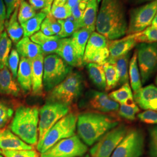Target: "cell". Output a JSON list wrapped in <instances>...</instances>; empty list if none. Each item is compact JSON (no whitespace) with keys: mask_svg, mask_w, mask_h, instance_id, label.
I'll return each instance as SVG.
<instances>
[{"mask_svg":"<svg viewBox=\"0 0 157 157\" xmlns=\"http://www.w3.org/2000/svg\"><path fill=\"white\" fill-rule=\"evenodd\" d=\"M101 1L95 29L109 40L119 39L126 34L128 26L122 0Z\"/></svg>","mask_w":157,"mask_h":157,"instance_id":"obj_1","label":"cell"},{"mask_svg":"<svg viewBox=\"0 0 157 157\" xmlns=\"http://www.w3.org/2000/svg\"><path fill=\"white\" fill-rule=\"evenodd\" d=\"M119 124L114 115L97 111L78 115L76 129L78 137L86 145H94L101 137Z\"/></svg>","mask_w":157,"mask_h":157,"instance_id":"obj_2","label":"cell"},{"mask_svg":"<svg viewBox=\"0 0 157 157\" xmlns=\"http://www.w3.org/2000/svg\"><path fill=\"white\" fill-rule=\"evenodd\" d=\"M39 109L35 106H20L15 112L10 129L22 140L31 146L39 141Z\"/></svg>","mask_w":157,"mask_h":157,"instance_id":"obj_3","label":"cell"},{"mask_svg":"<svg viewBox=\"0 0 157 157\" xmlns=\"http://www.w3.org/2000/svg\"><path fill=\"white\" fill-rule=\"evenodd\" d=\"M78 117L75 113H69L58 121L38 141L37 151L43 153L58 141L76 135Z\"/></svg>","mask_w":157,"mask_h":157,"instance_id":"obj_4","label":"cell"},{"mask_svg":"<svg viewBox=\"0 0 157 157\" xmlns=\"http://www.w3.org/2000/svg\"><path fill=\"white\" fill-rule=\"evenodd\" d=\"M83 79L78 72H71L61 83L51 90L47 101L70 105L76 101L83 90Z\"/></svg>","mask_w":157,"mask_h":157,"instance_id":"obj_5","label":"cell"},{"mask_svg":"<svg viewBox=\"0 0 157 157\" xmlns=\"http://www.w3.org/2000/svg\"><path fill=\"white\" fill-rule=\"evenodd\" d=\"M72 72V67L57 54L46 56L44 58V90L50 91Z\"/></svg>","mask_w":157,"mask_h":157,"instance_id":"obj_6","label":"cell"},{"mask_svg":"<svg viewBox=\"0 0 157 157\" xmlns=\"http://www.w3.org/2000/svg\"><path fill=\"white\" fill-rule=\"evenodd\" d=\"M129 129L125 124H119L117 126L108 132L90 149V157H111Z\"/></svg>","mask_w":157,"mask_h":157,"instance_id":"obj_7","label":"cell"},{"mask_svg":"<svg viewBox=\"0 0 157 157\" xmlns=\"http://www.w3.org/2000/svg\"><path fill=\"white\" fill-rule=\"evenodd\" d=\"M69 105L56 102L47 101L39 109V141L63 117L69 113Z\"/></svg>","mask_w":157,"mask_h":157,"instance_id":"obj_8","label":"cell"},{"mask_svg":"<svg viewBox=\"0 0 157 157\" xmlns=\"http://www.w3.org/2000/svg\"><path fill=\"white\" fill-rule=\"evenodd\" d=\"M142 84L150 78L157 69V43H140L136 47Z\"/></svg>","mask_w":157,"mask_h":157,"instance_id":"obj_9","label":"cell"},{"mask_svg":"<svg viewBox=\"0 0 157 157\" xmlns=\"http://www.w3.org/2000/svg\"><path fill=\"white\" fill-rule=\"evenodd\" d=\"M157 12V0L133 8L129 13L128 35L140 33L151 25Z\"/></svg>","mask_w":157,"mask_h":157,"instance_id":"obj_10","label":"cell"},{"mask_svg":"<svg viewBox=\"0 0 157 157\" xmlns=\"http://www.w3.org/2000/svg\"><path fill=\"white\" fill-rule=\"evenodd\" d=\"M88 150L87 146L78 135L62 139L46 151L40 154V157H80Z\"/></svg>","mask_w":157,"mask_h":157,"instance_id":"obj_11","label":"cell"},{"mask_svg":"<svg viewBox=\"0 0 157 157\" xmlns=\"http://www.w3.org/2000/svg\"><path fill=\"white\" fill-rule=\"evenodd\" d=\"M144 148V136L139 129H129L111 157H141Z\"/></svg>","mask_w":157,"mask_h":157,"instance_id":"obj_12","label":"cell"},{"mask_svg":"<svg viewBox=\"0 0 157 157\" xmlns=\"http://www.w3.org/2000/svg\"><path fill=\"white\" fill-rule=\"evenodd\" d=\"M109 40L97 32L90 35L84 51L83 63H95L103 65L109 56L108 50Z\"/></svg>","mask_w":157,"mask_h":157,"instance_id":"obj_13","label":"cell"},{"mask_svg":"<svg viewBox=\"0 0 157 157\" xmlns=\"http://www.w3.org/2000/svg\"><path fill=\"white\" fill-rule=\"evenodd\" d=\"M88 106L97 112L114 113L118 112L119 104L107 94L95 90L90 91L87 95Z\"/></svg>","mask_w":157,"mask_h":157,"instance_id":"obj_14","label":"cell"},{"mask_svg":"<svg viewBox=\"0 0 157 157\" xmlns=\"http://www.w3.org/2000/svg\"><path fill=\"white\" fill-rule=\"evenodd\" d=\"M137 43L135 34L128 35L121 39L109 40L108 43L109 56L107 63H111L118 58L128 54Z\"/></svg>","mask_w":157,"mask_h":157,"instance_id":"obj_15","label":"cell"},{"mask_svg":"<svg viewBox=\"0 0 157 157\" xmlns=\"http://www.w3.org/2000/svg\"><path fill=\"white\" fill-rule=\"evenodd\" d=\"M136 104L144 110L157 111V87L154 84L141 87L134 93Z\"/></svg>","mask_w":157,"mask_h":157,"instance_id":"obj_16","label":"cell"},{"mask_svg":"<svg viewBox=\"0 0 157 157\" xmlns=\"http://www.w3.org/2000/svg\"><path fill=\"white\" fill-rule=\"evenodd\" d=\"M56 54L71 67H82L84 64L77 55L71 38L61 39Z\"/></svg>","mask_w":157,"mask_h":157,"instance_id":"obj_17","label":"cell"},{"mask_svg":"<svg viewBox=\"0 0 157 157\" xmlns=\"http://www.w3.org/2000/svg\"><path fill=\"white\" fill-rule=\"evenodd\" d=\"M0 149L2 150H33L9 129H0Z\"/></svg>","mask_w":157,"mask_h":157,"instance_id":"obj_18","label":"cell"},{"mask_svg":"<svg viewBox=\"0 0 157 157\" xmlns=\"http://www.w3.org/2000/svg\"><path fill=\"white\" fill-rule=\"evenodd\" d=\"M44 55H41L32 62V93L34 95L41 96L43 94V74Z\"/></svg>","mask_w":157,"mask_h":157,"instance_id":"obj_19","label":"cell"},{"mask_svg":"<svg viewBox=\"0 0 157 157\" xmlns=\"http://www.w3.org/2000/svg\"><path fill=\"white\" fill-rule=\"evenodd\" d=\"M30 40L39 45L44 56H48L56 53L61 39L57 36H46L40 31L32 36Z\"/></svg>","mask_w":157,"mask_h":157,"instance_id":"obj_20","label":"cell"},{"mask_svg":"<svg viewBox=\"0 0 157 157\" xmlns=\"http://www.w3.org/2000/svg\"><path fill=\"white\" fill-rule=\"evenodd\" d=\"M17 83L23 91L28 93L32 91V62L28 58L22 57L17 70Z\"/></svg>","mask_w":157,"mask_h":157,"instance_id":"obj_21","label":"cell"},{"mask_svg":"<svg viewBox=\"0 0 157 157\" xmlns=\"http://www.w3.org/2000/svg\"><path fill=\"white\" fill-rule=\"evenodd\" d=\"M0 93L17 97L20 88L7 67L0 69Z\"/></svg>","mask_w":157,"mask_h":157,"instance_id":"obj_22","label":"cell"},{"mask_svg":"<svg viewBox=\"0 0 157 157\" xmlns=\"http://www.w3.org/2000/svg\"><path fill=\"white\" fill-rule=\"evenodd\" d=\"M17 51L22 57L32 60L43 55L39 45L33 42L28 37H23L16 45Z\"/></svg>","mask_w":157,"mask_h":157,"instance_id":"obj_23","label":"cell"},{"mask_svg":"<svg viewBox=\"0 0 157 157\" xmlns=\"http://www.w3.org/2000/svg\"><path fill=\"white\" fill-rule=\"evenodd\" d=\"M19 7L15 10L10 19L8 20H6L5 22V28L6 30V32L10 39L15 44H17L23 36L22 27L17 19Z\"/></svg>","mask_w":157,"mask_h":157,"instance_id":"obj_24","label":"cell"},{"mask_svg":"<svg viewBox=\"0 0 157 157\" xmlns=\"http://www.w3.org/2000/svg\"><path fill=\"white\" fill-rule=\"evenodd\" d=\"M98 2L97 0H89L87 2L83 15L80 22V28H86L94 32L97 17Z\"/></svg>","mask_w":157,"mask_h":157,"instance_id":"obj_25","label":"cell"},{"mask_svg":"<svg viewBox=\"0 0 157 157\" xmlns=\"http://www.w3.org/2000/svg\"><path fill=\"white\" fill-rule=\"evenodd\" d=\"M93 33L86 28H80L72 36L71 39L79 59L83 62L84 51L90 35Z\"/></svg>","mask_w":157,"mask_h":157,"instance_id":"obj_26","label":"cell"},{"mask_svg":"<svg viewBox=\"0 0 157 157\" xmlns=\"http://www.w3.org/2000/svg\"><path fill=\"white\" fill-rule=\"evenodd\" d=\"M48 13L44 10H41L38 13H36L31 19L21 25L23 30V37H31L34 34L39 31L41 25L45 19Z\"/></svg>","mask_w":157,"mask_h":157,"instance_id":"obj_27","label":"cell"},{"mask_svg":"<svg viewBox=\"0 0 157 157\" xmlns=\"http://www.w3.org/2000/svg\"><path fill=\"white\" fill-rule=\"evenodd\" d=\"M89 76L95 86L101 90H105L106 79L102 65L95 63H87Z\"/></svg>","mask_w":157,"mask_h":157,"instance_id":"obj_28","label":"cell"},{"mask_svg":"<svg viewBox=\"0 0 157 157\" xmlns=\"http://www.w3.org/2000/svg\"><path fill=\"white\" fill-rule=\"evenodd\" d=\"M130 54L128 53L124 56H121L109 63L115 66L118 72L119 82L118 84L123 85L129 83V58Z\"/></svg>","mask_w":157,"mask_h":157,"instance_id":"obj_29","label":"cell"},{"mask_svg":"<svg viewBox=\"0 0 157 157\" xmlns=\"http://www.w3.org/2000/svg\"><path fill=\"white\" fill-rule=\"evenodd\" d=\"M129 76L131 88L135 93L142 87L140 73L137 63L136 51L134 52L133 56L129 62Z\"/></svg>","mask_w":157,"mask_h":157,"instance_id":"obj_30","label":"cell"},{"mask_svg":"<svg viewBox=\"0 0 157 157\" xmlns=\"http://www.w3.org/2000/svg\"><path fill=\"white\" fill-rule=\"evenodd\" d=\"M113 101L120 104H126L129 102L133 101V94L129 83L122 85L118 90L113 91L109 94Z\"/></svg>","mask_w":157,"mask_h":157,"instance_id":"obj_31","label":"cell"},{"mask_svg":"<svg viewBox=\"0 0 157 157\" xmlns=\"http://www.w3.org/2000/svg\"><path fill=\"white\" fill-rule=\"evenodd\" d=\"M12 47L11 40L6 31L0 35V69L7 67V61Z\"/></svg>","mask_w":157,"mask_h":157,"instance_id":"obj_32","label":"cell"},{"mask_svg":"<svg viewBox=\"0 0 157 157\" xmlns=\"http://www.w3.org/2000/svg\"><path fill=\"white\" fill-rule=\"evenodd\" d=\"M58 21L61 24V30L57 36L60 39L67 38L80 29L79 23L72 16L64 20H58Z\"/></svg>","mask_w":157,"mask_h":157,"instance_id":"obj_33","label":"cell"},{"mask_svg":"<svg viewBox=\"0 0 157 157\" xmlns=\"http://www.w3.org/2000/svg\"><path fill=\"white\" fill-rule=\"evenodd\" d=\"M106 79V91H109L114 89L118 84V77L117 69L115 66L111 63H105L103 65Z\"/></svg>","mask_w":157,"mask_h":157,"instance_id":"obj_34","label":"cell"},{"mask_svg":"<svg viewBox=\"0 0 157 157\" xmlns=\"http://www.w3.org/2000/svg\"><path fill=\"white\" fill-rule=\"evenodd\" d=\"M135 38L140 43H157V28L150 26L140 33H135Z\"/></svg>","mask_w":157,"mask_h":157,"instance_id":"obj_35","label":"cell"},{"mask_svg":"<svg viewBox=\"0 0 157 157\" xmlns=\"http://www.w3.org/2000/svg\"><path fill=\"white\" fill-rule=\"evenodd\" d=\"M118 115L128 121H134L136 115L140 112V108L134 102L131 104H120L118 109Z\"/></svg>","mask_w":157,"mask_h":157,"instance_id":"obj_36","label":"cell"},{"mask_svg":"<svg viewBox=\"0 0 157 157\" xmlns=\"http://www.w3.org/2000/svg\"><path fill=\"white\" fill-rule=\"evenodd\" d=\"M36 15L33 8L25 0L22 1L19 7L17 19L21 25L26 22Z\"/></svg>","mask_w":157,"mask_h":157,"instance_id":"obj_37","label":"cell"},{"mask_svg":"<svg viewBox=\"0 0 157 157\" xmlns=\"http://www.w3.org/2000/svg\"><path fill=\"white\" fill-rule=\"evenodd\" d=\"M50 13L57 20H64L72 16L71 9L67 4L52 5Z\"/></svg>","mask_w":157,"mask_h":157,"instance_id":"obj_38","label":"cell"},{"mask_svg":"<svg viewBox=\"0 0 157 157\" xmlns=\"http://www.w3.org/2000/svg\"><path fill=\"white\" fill-rule=\"evenodd\" d=\"M13 109L5 102L0 101V129L10 122L13 115Z\"/></svg>","mask_w":157,"mask_h":157,"instance_id":"obj_39","label":"cell"},{"mask_svg":"<svg viewBox=\"0 0 157 157\" xmlns=\"http://www.w3.org/2000/svg\"><path fill=\"white\" fill-rule=\"evenodd\" d=\"M19 55L17 50L13 49L10 52V54L8 58L7 67L11 72L12 75L14 79L17 78V70L19 64Z\"/></svg>","mask_w":157,"mask_h":157,"instance_id":"obj_40","label":"cell"},{"mask_svg":"<svg viewBox=\"0 0 157 157\" xmlns=\"http://www.w3.org/2000/svg\"><path fill=\"white\" fill-rule=\"evenodd\" d=\"M5 157H39V153L34 150H2Z\"/></svg>","mask_w":157,"mask_h":157,"instance_id":"obj_41","label":"cell"},{"mask_svg":"<svg viewBox=\"0 0 157 157\" xmlns=\"http://www.w3.org/2000/svg\"><path fill=\"white\" fill-rule=\"evenodd\" d=\"M149 149L152 157H157V125L149 129Z\"/></svg>","mask_w":157,"mask_h":157,"instance_id":"obj_42","label":"cell"},{"mask_svg":"<svg viewBox=\"0 0 157 157\" xmlns=\"http://www.w3.org/2000/svg\"><path fill=\"white\" fill-rule=\"evenodd\" d=\"M137 118L143 123L157 124V111L146 110L137 114Z\"/></svg>","mask_w":157,"mask_h":157,"instance_id":"obj_43","label":"cell"},{"mask_svg":"<svg viewBox=\"0 0 157 157\" xmlns=\"http://www.w3.org/2000/svg\"><path fill=\"white\" fill-rule=\"evenodd\" d=\"M87 2L84 0H80L78 3L71 10L72 17L79 23L83 15Z\"/></svg>","mask_w":157,"mask_h":157,"instance_id":"obj_44","label":"cell"},{"mask_svg":"<svg viewBox=\"0 0 157 157\" xmlns=\"http://www.w3.org/2000/svg\"><path fill=\"white\" fill-rule=\"evenodd\" d=\"M6 12V20H8L15 10L19 7L23 0H3Z\"/></svg>","mask_w":157,"mask_h":157,"instance_id":"obj_45","label":"cell"},{"mask_svg":"<svg viewBox=\"0 0 157 157\" xmlns=\"http://www.w3.org/2000/svg\"><path fill=\"white\" fill-rule=\"evenodd\" d=\"M46 18L47 19L49 22L51 28L52 30V32L54 33L55 36H58V34L59 33L61 30V24L59 22L58 20H57L55 17H52L50 12L48 13Z\"/></svg>","mask_w":157,"mask_h":157,"instance_id":"obj_46","label":"cell"},{"mask_svg":"<svg viewBox=\"0 0 157 157\" xmlns=\"http://www.w3.org/2000/svg\"><path fill=\"white\" fill-rule=\"evenodd\" d=\"M6 17V8L4 1L0 0V34L4 32Z\"/></svg>","mask_w":157,"mask_h":157,"instance_id":"obj_47","label":"cell"},{"mask_svg":"<svg viewBox=\"0 0 157 157\" xmlns=\"http://www.w3.org/2000/svg\"><path fill=\"white\" fill-rule=\"evenodd\" d=\"M29 2L35 11L44 10L47 5L48 0H29Z\"/></svg>","mask_w":157,"mask_h":157,"instance_id":"obj_48","label":"cell"},{"mask_svg":"<svg viewBox=\"0 0 157 157\" xmlns=\"http://www.w3.org/2000/svg\"><path fill=\"white\" fill-rule=\"evenodd\" d=\"M40 29H41V32L46 36H55L54 33L52 32V30L51 28L50 25L46 17L42 23Z\"/></svg>","mask_w":157,"mask_h":157,"instance_id":"obj_49","label":"cell"},{"mask_svg":"<svg viewBox=\"0 0 157 157\" xmlns=\"http://www.w3.org/2000/svg\"><path fill=\"white\" fill-rule=\"evenodd\" d=\"M80 0H67V4L68 6L72 10L75 6H76Z\"/></svg>","mask_w":157,"mask_h":157,"instance_id":"obj_50","label":"cell"},{"mask_svg":"<svg viewBox=\"0 0 157 157\" xmlns=\"http://www.w3.org/2000/svg\"><path fill=\"white\" fill-rule=\"evenodd\" d=\"M54 1V0H48L47 5L46 8H45L44 10H44L45 12H47V13H49L50 12L51 8V6H52V4Z\"/></svg>","mask_w":157,"mask_h":157,"instance_id":"obj_51","label":"cell"},{"mask_svg":"<svg viewBox=\"0 0 157 157\" xmlns=\"http://www.w3.org/2000/svg\"><path fill=\"white\" fill-rule=\"evenodd\" d=\"M130 2L134 3V4H141V3H144V2H150L153 1H155V0H129Z\"/></svg>","mask_w":157,"mask_h":157,"instance_id":"obj_52","label":"cell"},{"mask_svg":"<svg viewBox=\"0 0 157 157\" xmlns=\"http://www.w3.org/2000/svg\"><path fill=\"white\" fill-rule=\"evenodd\" d=\"M67 2V0H54L53 5H65Z\"/></svg>","mask_w":157,"mask_h":157,"instance_id":"obj_53","label":"cell"},{"mask_svg":"<svg viewBox=\"0 0 157 157\" xmlns=\"http://www.w3.org/2000/svg\"><path fill=\"white\" fill-rule=\"evenodd\" d=\"M151 26H153V27H155V28H157V13H156L155 17H154V18L152 22L151 25Z\"/></svg>","mask_w":157,"mask_h":157,"instance_id":"obj_54","label":"cell"},{"mask_svg":"<svg viewBox=\"0 0 157 157\" xmlns=\"http://www.w3.org/2000/svg\"><path fill=\"white\" fill-rule=\"evenodd\" d=\"M90 157V155L89 154H85L83 156H82V157Z\"/></svg>","mask_w":157,"mask_h":157,"instance_id":"obj_55","label":"cell"},{"mask_svg":"<svg viewBox=\"0 0 157 157\" xmlns=\"http://www.w3.org/2000/svg\"><path fill=\"white\" fill-rule=\"evenodd\" d=\"M97 2H98V4H99L100 2H101L102 0H97Z\"/></svg>","mask_w":157,"mask_h":157,"instance_id":"obj_56","label":"cell"},{"mask_svg":"<svg viewBox=\"0 0 157 157\" xmlns=\"http://www.w3.org/2000/svg\"><path fill=\"white\" fill-rule=\"evenodd\" d=\"M155 83H156V84H157V77H156V78H155Z\"/></svg>","mask_w":157,"mask_h":157,"instance_id":"obj_57","label":"cell"},{"mask_svg":"<svg viewBox=\"0 0 157 157\" xmlns=\"http://www.w3.org/2000/svg\"><path fill=\"white\" fill-rule=\"evenodd\" d=\"M2 154V150L0 149V154Z\"/></svg>","mask_w":157,"mask_h":157,"instance_id":"obj_58","label":"cell"},{"mask_svg":"<svg viewBox=\"0 0 157 157\" xmlns=\"http://www.w3.org/2000/svg\"><path fill=\"white\" fill-rule=\"evenodd\" d=\"M84 1H87V2H88L89 0H84Z\"/></svg>","mask_w":157,"mask_h":157,"instance_id":"obj_59","label":"cell"},{"mask_svg":"<svg viewBox=\"0 0 157 157\" xmlns=\"http://www.w3.org/2000/svg\"><path fill=\"white\" fill-rule=\"evenodd\" d=\"M0 157H2V155H0Z\"/></svg>","mask_w":157,"mask_h":157,"instance_id":"obj_60","label":"cell"},{"mask_svg":"<svg viewBox=\"0 0 157 157\" xmlns=\"http://www.w3.org/2000/svg\"><path fill=\"white\" fill-rule=\"evenodd\" d=\"M1 34H0V35H1Z\"/></svg>","mask_w":157,"mask_h":157,"instance_id":"obj_61","label":"cell"},{"mask_svg":"<svg viewBox=\"0 0 157 157\" xmlns=\"http://www.w3.org/2000/svg\"></svg>","mask_w":157,"mask_h":157,"instance_id":"obj_62","label":"cell"}]
</instances>
